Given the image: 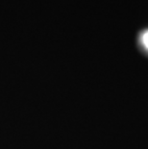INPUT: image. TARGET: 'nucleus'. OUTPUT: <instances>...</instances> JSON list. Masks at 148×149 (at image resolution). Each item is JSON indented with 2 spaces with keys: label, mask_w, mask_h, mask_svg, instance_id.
Instances as JSON below:
<instances>
[{
  "label": "nucleus",
  "mask_w": 148,
  "mask_h": 149,
  "mask_svg": "<svg viewBox=\"0 0 148 149\" xmlns=\"http://www.w3.org/2000/svg\"><path fill=\"white\" fill-rule=\"evenodd\" d=\"M141 43L143 44V46L146 49H148V31L141 35Z\"/></svg>",
  "instance_id": "nucleus-1"
}]
</instances>
